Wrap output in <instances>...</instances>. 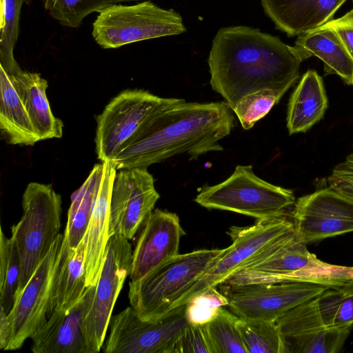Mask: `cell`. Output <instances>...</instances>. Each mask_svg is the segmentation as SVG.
<instances>
[{
	"instance_id": "obj_29",
	"label": "cell",
	"mask_w": 353,
	"mask_h": 353,
	"mask_svg": "<svg viewBox=\"0 0 353 353\" xmlns=\"http://www.w3.org/2000/svg\"><path fill=\"white\" fill-rule=\"evenodd\" d=\"M139 0H43V6L50 16L65 27L79 28L83 19L93 12H101L118 3Z\"/></svg>"
},
{
	"instance_id": "obj_21",
	"label": "cell",
	"mask_w": 353,
	"mask_h": 353,
	"mask_svg": "<svg viewBox=\"0 0 353 353\" xmlns=\"http://www.w3.org/2000/svg\"><path fill=\"white\" fill-rule=\"evenodd\" d=\"M85 247L84 236L77 247L71 248L63 233L52 287L50 305L52 312L54 310H70L83 295L86 289Z\"/></svg>"
},
{
	"instance_id": "obj_11",
	"label": "cell",
	"mask_w": 353,
	"mask_h": 353,
	"mask_svg": "<svg viewBox=\"0 0 353 353\" xmlns=\"http://www.w3.org/2000/svg\"><path fill=\"white\" fill-rule=\"evenodd\" d=\"M63 239V234L60 233L8 314L12 332L6 350L19 349L52 314V287Z\"/></svg>"
},
{
	"instance_id": "obj_6",
	"label": "cell",
	"mask_w": 353,
	"mask_h": 353,
	"mask_svg": "<svg viewBox=\"0 0 353 353\" xmlns=\"http://www.w3.org/2000/svg\"><path fill=\"white\" fill-rule=\"evenodd\" d=\"M186 31L182 17L151 1L112 5L99 13L92 36L104 49H114L148 39L181 34Z\"/></svg>"
},
{
	"instance_id": "obj_15",
	"label": "cell",
	"mask_w": 353,
	"mask_h": 353,
	"mask_svg": "<svg viewBox=\"0 0 353 353\" xmlns=\"http://www.w3.org/2000/svg\"><path fill=\"white\" fill-rule=\"evenodd\" d=\"M284 353H336L351 327L332 328L324 323L316 298L287 312L276 321Z\"/></svg>"
},
{
	"instance_id": "obj_2",
	"label": "cell",
	"mask_w": 353,
	"mask_h": 353,
	"mask_svg": "<svg viewBox=\"0 0 353 353\" xmlns=\"http://www.w3.org/2000/svg\"><path fill=\"white\" fill-rule=\"evenodd\" d=\"M234 121L232 110L225 101L183 99L151 115L110 163L117 170L147 168L183 153L196 159L221 151L219 141L230 134Z\"/></svg>"
},
{
	"instance_id": "obj_8",
	"label": "cell",
	"mask_w": 353,
	"mask_h": 353,
	"mask_svg": "<svg viewBox=\"0 0 353 353\" xmlns=\"http://www.w3.org/2000/svg\"><path fill=\"white\" fill-rule=\"evenodd\" d=\"M183 100L160 97L139 89L120 92L97 118L94 141L98 159L110 163L151 115Z\"/></svg>"
},
{
	"instance_id": "obj_10",
	"label": "cell",
	"mask_w": 353,
	"mask_h": 353,
	"mask_svg": "<svg viewBox=\"0 0 353 353\" xmlns=\"http://www.w3.org/2000/svg\"><path fill=\"white\" fill-rule=\"evenodd\" d=\"M218 286L232 312L243 320L254 321H276L289 310L330 288L305 281Z\"/></svg>"
},
{
	"instance_id": "obj_16",
	"label": "cell",
	"mask_w": 353,
	"mask_h": 353,
	"mask_svg": "<svg viewBox=\"0 0 353 353\" xmlns=\"http://www.w3.org/2000/svg\"><path fill=\"white\" fill-rule=\"evenodd\" d=\"M320 261L307 250V243L293 228L252 263L232 274L222 283L243 285L289 281L290 274Z\"/></svg>"
},
{
	"instance_id": "obj_28",
	"label": "cell",
	"mask_w": 353,
	"mask_h": 353,
	"mask_svg": "<svg viewBox=\"0 0 353 353\" xmlns=\"http://www.w3.org/2000/svg\"><path fill=\"white\" fill-rule=\"evenodd\" d=\"M316 301L321 317L329 327H351L353 325V279L338 288L325 290Z\"/></svg>"
},
{
	"instance_id": "obj_37",
	"label": "cell",
	"mask_w": 353,
	"mask_h": 353,
	"mask_svg": "<svg viewBox=\"0 0 353 353\" xmlns=\"http://www.w3.org/2000/svg\"><path fill=\"white\" fill-rule=\"evenodd\" d=\"M220 307H205L189 302L186 308L187 319L191 323L205 324L216 316Z\"/></svg>"
},
{
	"instance_id": "obj_13",
	"label": "cell",
	"mask_w": 353,
	"mask_h": 353,
	"mask_svg": "<svg viewBox=\"0 0 353 353\" xmlns=\"http://www.w3.org/2000/svg\"><path fill=\"white\" fill-rule=\"evenodd\" d=\"M291 217L298 236L314 243L353 232V200L327 186L299 198Z\"/></svg>"
},
{
	"instance_id": "obj_4",
	"label": "cell",
	"mask_w": 353,
	"mask_h": 353,
	"mask_svg": "<svg viewBox=\"0 0 353 353\" xmlns=\"http://www.w3.org/2000/svg\"><path fill=\"white\" fill-rule=\"evenodd\" d=\"M22 208L20 221L11 228L20 261L16 299L60 234L61 196L50 185L31 182L23 194Z\"/></svg>"
},
{
	"instance_id": "obj_33",
	"label": "cell",
	"mask_w": 353,
	"mask_h": 353,
	"mask_svg": "<svg viewBox=\"0 0 353 353\" xmlns=\"http://www.w3.org/2000/svg\"><path fill=\"white\" fill-rule=\"evenodd\" d=\"M279 102L271 90L263 89L243 97L232 109L244 130L252 128Z\"/></svg>"
},
{
	"instance_id": "obj_12",
	"label": "cell",
	"mask_w": 353,
	"mask_h": 353,
	"mask_svg": "<svg viewBox=\"0 0 353 353\" xmlns=\"http://www.w3.org/2000/svg\"><path fill=\"white\" fill-rule=\"evenodd\" d=\"M128 241L114 235L110 237L106 248L92 306L85 321L91 353L99 352L103 347L113 307L126 277L130 274L132 250Z\"/></svg>"
},
{
	"instance_id": "obj_19",
	"label": "cell",
	"mask_w": 353,
	"mask_h": 353,
	"mask_svg": "<svg viewBox=\"0 0 353 353\" xmlns=\"http://www.w3.org/2000/svg\"><path fill=\"white\" fill-rule=\"evenodd\" d=\"M104 168L94 199L91 216L84 235L86 288L97 285L110 239V199L112 185L117 170L110 163Z\"/></svg>"
},
{
	"instance_id": "obj_26",
	"label": "cell",
	"mask_w": 353,
	"mask_h": 353,
	"mask_svg": "<svg viewBox=\"0 0 353 353\" xmlns=\"http://www.w3.org/2000/svg\"><path fill=\"white\" fill-rule=\"evenodd\" d=\"M103 168V163L96 164L85 182L72 196L63 232L71 248L78 246L87 231Z\"/></svg>"
},
{
	"instance_id": "obj_36",
	"label": "cell",
	"mask_w": 353,
	"mask_h": 353,
	"mask_svg": "<svg viewBox=\"0 0 353 353\" xmlns=\"http://www.w3.org/2000/svg\"><path fill=\"white\" fill-rule=\"evenodd\" d=\"M320 27L334 31L353 59V9L343 16L331 19Z\"/></svg>"
},
{
	"instance_id": "obj_9",
	"label": "cell",
	"mask_w": 353,
	"mask_h": 353,
	"mask_svg": "<svg viewBox=\"0 0 353 353\" xmlns=\"http://www.w3.org/2000/svg\"><path fill=\"white\" fill-rule=\"evenodd\" d=\"M187 304L176 307L157 321L140 319L128 307L112 316L105 353H174L188 324Z\"/></svg>"
},
{
	"instance_id": "obj_25",
	"label": "cell",
	"mask_w": 353,
	"mask_h": 353,
	"mask_svg": "<svg viewBox=\"0 0 353 353\" xmlns=\"http://www.w3.org/2000/svg\"><path fill=\"white\" fill-rule=\"evenodd\" d=\"M0 130L12 145H34L41 141L10 75L0 66Z\"/></svg>"
},
{
	"instance_id": "obj_32",
	"label": "cell",
	"mask_w": 353,
	"mask_h": 353,
	"mask_svg": "<svg viewBox=\"0 0 353 353\" xmlns=\"http://www.w3.org/2000/svg\"><path fill=\"white\" fill-rule=\"evenodd\" d=\"M239 319L223 306L216 316L205 323L213 353H248L236 327Z\"/></svg>"
},
{
	"instance_id": "obj_34",
	"label": "cell",
	"mask_w": 353,
	"mask_h": 353,
	"mask_svg": "<svg viewBox=\"0 0 353 353\" xmlns=\"http://www.w3.org/2000/svg\"><path fill=\"white\" fill-rule=\"evenodd\" d=\"M174 353H213L205 324L188 322L176 344Z\"/></svg>"
},
{
	"instance_id": "obj_18",
	"label": "cell",
	"mask_w": 353,
	"mask_h": 353,
	"mask_svg": "<svg viewBox=\"0 0 353 353\" xmlns=\"http://www.w3.org/2000/svg\"><path fill=\"white\" fill-rule=\"evenodd\" d=\"M96 285L87 287L79 301L70 310H54L34 332L31 350L34 353H91L85 321L92 308Z\"/></svg>"
},
{
	"instance_id": "obj_30",
	"label": "cell",
	"mask_w": 353,
	"mask_h": 353,
	"mask_svg": "<svg viewBox=\"0 0 353 353\" xmlns=\"http://www.w3.org/2000/svg\"><path fill=\"white\" fill-rule=\"evenodd\" d=\"M20 275L19 256L12 237L0 230V307L6 314L12 309Z\"/></svg>"
},
{
	"instance_id": "obj_23",
	"label": "cell",
	"mask_w": 353,
	"mask_h": 353,
	"mask_svg": "<svg viewBox=\"0 0 353 353\" xmlns=\"http://www.w3.org/2000/svg\"><path fill=\"white\" fill-rule=\"evenodd\" d=\"M293 47L302 61L316 57L323 62L326 74H337L353 85V59L332 30L319 27L300 34Z\"/></svg>"
},
{
	"instance_id": "obj_31",
	"label": "cell",
	"mask_w": 353,
	"mask_h": 353,
	"mask_svg": "<svg viewBox=\"0 0 353 353\" xmlns=\"http://www.w3.org/2000/svg\"><path fill=\"white\" fill-rule=\"evenodd\" d=\"M236 327L248 353H284L276 321H245L239 318Z\"/></svg>"
},
{
	"instance_id": "obj_5",
	"label": "cell",
	"mask_w": 353,
	"mask_h": 353,
	"mask_svg": "<svg viewBox=\"0 0 353 353\" xmlns=\"http://www.w3.org/2000/svg\"><path fill=\"white\" fill-rule=\"evenodd\" d=\"M202 207L230 211L256 220L281 216L294 205L291 190L270 183L257 176L252 166L237 165L224 181L203 186L195 198Z\"/></svg>"
},
{
	"instance_id": "obj_22",
	"label": "cell",
	"mask_w": 353,
	"mask_h": 353,
	"mask_svg": "<svg viewBox=\"0 0 353 353\" xmlns=\"http://www.w3.org/2000/svg\"><path fill=\"white\" fill-rule=\"evenodd\" d=\"M10 77L40 140L61 138L63 124L52 112L46 95L48 81L37 72L24 70Z\"/></svg>"
},
{
	"instance_id": "obj_1",
	"label": "cell",
	"mask_w": 353,
	"mask_h": 353,
	"mask_svg": "<svg viewBox=\"0 0 353 353\" xmlns=\"http://www.w3.org/2000/svg\"><path fill=\"white\" fill-rule=\"evenodd\" d=\"M301 61L278 37L245 26L222 28L209 53L210 83L232 110L243 97L263 89L280 101L298 80Z\"/></svg>"
},
{
	"instance_id": "obj_7",
	"label": "cell",
	"mask_w": 353,
	"mask_h": 353,
	"mask_svg": "<svg viewBox=\"0 0 353 353\" xmlns=\"http://www.w3.org/2000/svg\"><path fill=\"white\" fill-rule=\"evenodd\" d=\"M293 228V222L286 214L257 220L249 227H231L228 234L232 243L224 248L212 265L178 299L173 308L187 304L208 289L216 288L232 274L252 263Z\"/></svg>"
},
{
	"instance_id": "obj_3",
	"label": "cell",
	"mask_w": 353,
	"mask_h": 353,
	"mask_svg": "<svg viewBox=\"0 0 353 353\" xmlns=\"http://www.w3.org/2000/svg\"><path fill=\"white\" fill-rule=\"evenodd\" d=\"M224 249H200L179 254L141 279L129 282L128 298L137 315L157 321L212 265Z\"/></svg>"
},
{
	"instance_id": "obj_24",
	"label": "cell",
	"mask_w": 353,
	"mask_h": 353,
	"mask_svg": "<svg viewBox=\"0 0 353 353\" xmlns=\"http://www.w3.org/2000/svg\"><path fill=\"white\" fill-rule=\"evenodd\" d=\"M327 98L321 77L313 70L307 71L289 100L287 128L290 134L305 132L324 116Z\"/></svg>"
},
{
	"instance_id": "obj_20",
	"label": "cell",
	"mask_w": 353,
	"mask_h": 353,
	"mask_svg": "<svg viewBox=\"0 0 353 353\" xmlns=\"http://www.w3.org/2000/svg\"><path fill=\"white\" fill-rule=\"evenodd\" d=\"M346 0H261L264 12L277 29L300 35L330 20Z\"/></svg>"
},
{
	"instance_id": "obj_14",
	"label": "cell",
	"mask_w": 353,
	"mask_h": 353,
	"mask_svg": "<svg viewBox=\"0 0 353 353\" xmlns=\"http://www.w3.org/2000/svg\"><path fill=\"white\" fill-rule=\"evenodd\" d=\"M147 168L121 169L114 177L110 199V236L132 239L159 199Z\"/></svg>"
},
{
	"instance_id": "obj_17",
	"label": "cell",
	"mask_w": 353,
	"mask_h": 353,
	"mask_svg": "<svg viewBox=\"0 0 353 353\" xmlns=\"http://www.w3.org/2000/svg\"><path fill=\"white\" fill-rule=\"evenodd\" d=\"M140 228L130 281L141 279L179 254L181 238L185 234L176 214L159 209L152 210Z\"/></svg>"
},
{
	"instance_id": "obj_39",
	"label": "cell",
	"mask_w": 353,
	"mask_h": 353,
	"mask_svg": "<svg viewBox=\"0 0 353 353\" xmlns=\"http://www.w3.org/2000/svg\"><path fill=\"white\" fill-rule=\"evenodd\" d=\"M11 325L8 314L0 307V349L6 350L11 336Z\"/></svg>"
},
{
	"instance_id": "obj_27",
	"label": "cell",
	"mask_w": 353,
	"mask_h": 353,
	"mask_svg": "<svg viewBox=\"0 0 353 353\" xmlns=\"http://www.w3.org/2000/svg\"><path fill=\"white\" fill-rule=\"evenodd\" d=\"M32 0H1L0 66L9 75L21 72L14 57L19 34V19L23 4Z\"/></svg>"
},
{
	"instance_id": "obj_35",
	"label": "cell",
	"mask_w": 353,
	"mask_h": 353,
	"mask_svg": "<svg viewBox=\"0 0 353 353\" xmlns=\"http://www.w3.org/2000/svg\"><path fill=\"white\" fill-rule=\"evenodd\" d=\"M328 187L353 200V153L336 165L327 178Z\"/></svg>"
},
{
	"instance_id": "obj_38",
	"label": "cell",
	"mask_w": 353,
	"mask_h": 353,
	"mask_svg": "<svg viewBox=\"0 0 353 353\" xmlns=\"http://www.w3.org/2000/svg\"><path fill=\"white\" fill-rule=\"evenodd\" d=\"M189 302L211 307H222L228 305L225 296L216 288L208 289L192 298ZM188 302V303H189Z\"/></svg>"
}]
</instances>
